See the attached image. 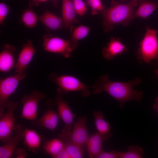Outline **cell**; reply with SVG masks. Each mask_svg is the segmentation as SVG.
I'll return each instance as SVG.
<instances>
[{
    "mask_svg": "<svg viewBox=\"0 0 158 158\" xmlns=\"http://www.w3.org/2000/svg\"><path fill=\"white\" fill-rule=\"evenodd\" d=\"M142 81L137 77L134 80L127 82L110 81L109 75L106 74L100 77L92 86L95 94L104 91L116 99L119 102L120 108H122L124 103L129 100L140 102L143 97V92L133 89Z\"/></svg>",
    "mask_w": 158,
    "mask_h": 158,
    "instance_id": "obj_1",
    "label": "cell"
},
{
    "mask_svg": "<svg viewBox=\"0 0 158 158\" xmlns=\"http://www.w3.org/2000/svg\"><path fill=\"white\" fill-rule=\"evenodd\" d=\"M139 0H131L124 4L113 1L111 6L104 8L100 11L103 18L104 32L106 33L113 29L114 26L119 24L127 26L134 18L135 8Z\"/></svg>",
    "mask_w": 158,
    "mask_h": 158,
    "instance_id": "obj_2",
    "label": "cell"
},
{
    "mask_svg": "<svg viewBox=\"0 0 158 158\" xmlns=\"http://www.w3.org/2000/svg\"><path fill=\"white\" fill-rule=\"evenodd\" d=\"M146 29L145 34L140 43L137 54L139 60L148 63L158 58L157 31L147 26L146 27Z\"/></svg>",
    "mask_w": 158,
    "mask_h": 158,
    "instance_id": "obj_3",
    "label": "cell"
},
{
    "mask_svg": "<svg viewBox=\"0 0 158 158\" xmlns=\"http://www.w3.org/2000/svg\"><path fill=\"white\" fill-rule=\"evenodd\" d=\"M48 79L58 85L57 91L60 95L69 91H80L82 95L85 97L90 93L88 90L89 86L84 84L75 76L71 75L59 76L53 73L49 75Z\"/></svg>",
    "mask_w": 158,
    "mask_h": 158,
    "instance_id": "obj_4",
    "label": "cell"
},
{
    "mask_svg": "<svg viewBox=\"0 0 158 158\" xmlns=\"http://www.w3.org/2000/svg\"><path fill=\"white\" fill-rule=\"evenodd\" d=\"M27 77L26 72H19L0 81V118L4 114L8 98L16 91L20 81Z\"/></svg>",
    "mask_w": 158,
    "mask_h": 158,
    "instance_id": "obj_5",
    "label": "cell"
},
{
    "mask_svg": "<svg viewBox=\"0 0 158 158\" xmlns=\"http://www.w3.org/2000/svg\"><path fill=\"white\" fill-rule=\"evenodd\" d=\"M18 103L8 99L6 106V112L0 117V140L5 143L11 137L13 131L16 126L14 113Z\"/></svg>",
    "mask_w": 158,
    "mask_h": 158,
    "instance_id": "obj_6",
    "label": "cell"
},
{
    "mask_svg": "<svg viewBox=\"0 0 158 158\" xmlns=\"http://www.w3.org/2000/svg\"><path fill=\"white\" fill-rule=\"evenodd\" d=\"M42 46L45 51L60 54L66 58L70 57L73 50L70 40L53 36L50 34L43 36Z\"/></svg>",
    "mask_w": 158,
    "mask_h": 158,
    "instance_id": "obj_7",
    "label": "cell"
},
{
    "mask_svg": "<svg viewBox=\"0 0 158 158\" xmlns=\"http://www.w3.org/2000/svg\"><path fill=\"white\" fill-rule=\"evenodd\" d=\"M45 97L44 93L37 90L24 95L21 99L23 106L20 117L32 120L36 119L38 103Z\"/></svg>",
    "mask_w": 158,
    "mask_h": 158,
    "instance_id": "obj_8",
    "label": "cell"
},
{
    "mask_svg": "<svg viewBox=\"0 0 158 158\" xmlns=\"http://www.w3.org/2000/svg\"><path fill=\"white\" fill-rule=\"evenodd\" d=\"M86 116L78 118L74 124L73 131L68 136L60 134L58 138L62 141H69L82 147L86 145L90 136L86 127Z\"/></svg>",
    "mask_w": 158,
    "mask_h": 158,
    "instance_id": "obj_9",
    "label": "cell"
},
{
    "mask_svg": "<svg viewBox=\"0 0 158 158\" xmlns=\"http://www.w3.org/2000/svg\"><path fill=\"white\" fill-rule=\"evenodd\" d=\"M55 102L57 105L59 117L64 124V128L62 130V134L65 136L69 135L71 133L73 118L75 116L71 110L68 105L63 99L60 94H58L55 97Z\"/></svg>",
    "mask_w": 158,
    "mask_h": 158,
    "instance_id": "obj_10",
    "label": "cell"
},
{
    "mask_svg": "<svg viewBox=\"0 0 158 158\" xmlns=\"http://www.w3.org/2000/svg\"><path fill=\"white\" fill-rule=\"evenodd\" d=\"M55 102L48 100L47 103V109L45 113L39 119L33 120V124L38 127L54 131L58 123L59 114L52 108Z\"/></svg>",
    "mask_w": 158,
    "mask_h": 158,
    "instance_id": "obj_11",
    "label": "cell"
},
{
    "mask_svg": "<svg viewBox=\"0 0 158 158\" xmlns=\"http://www.w3.org/2000/svg\"><path fill=\"white\" fill-rule=\"evenodd\" d=\"M31 41L28 40L23 45L15 63L14 68L16 73L26 72L28 65L32 60L36 52Z\"/></svg>",
    "mask_w": 158,
    "mask_h": 158,
    "instance_id": "obj_12",
    "label": "cell"
},
{
    "mask_svg": "<svg viewBox=\"0 0 158 158\" xmlns=\"http://www.w3.org/2000/svg\"><path fill=\"white\" fill-rule=\"evenodd\" d=\"M25 127L20 124L16 125L15 130L16 134L3 145L0 147V158L11 157L19 142L23 138Z\"/></svg>",
    "mask_w": 158,
    "mask_h": 158,
    "instance_id": "obj_13",
    "label": "cell"
},
{
    "mask_svg": "<svg viewBox=\"0 0 158 158\" xmlns=\"http://www.w3.org/2000/svg\"><path fill=\"white\" fill-rule=\"evenodd\" d=\"M128 48L118 38L111 37L107 46L102 50L103 56L108 60H113L117 55H121L128 51Z\"/></svg>",
    "mask_w": 158,
    "mask_h": 158,
    "instance_id": "obj_14",
    "label": "cell"
},
{
    "mask_svg": "<svg viewBox=\"0 0 158 158\" xmlns=\"http://www.w3.org/2000/svg\"><path fill=\"white\" fill-rule=\"evenodd\" d=\"M15 47L11 44H5L0 53V71L7 72L14 68V53Z\"/></svg>",
    "mask_w": 158,
    "mask_h": 158,
    "instance_id": "obj_15",
    "label": "cell"
},
{
    "mask_svg": "<svg viewBox=\"0 0 158 158\" xmlns=\"http://www.w3.org/2000/svg\"><path fill=\"white\" fill-rule=\"evenodd\" d=\"M39 19L47 29L56 30L65 28L63 19L47 9L39 17Z\"/></svg>",
    "mask_w": 158,
    "mask_h": 158,
    "instance_id": "obj_16",
    "label": "cell"
},
{
    "mask_svg": "<svg viewBox=\"0 0 158 158\" xmlns=\"http://www.w3.org/2000/svg\"><path fill=\"white\" fill-rule=\"evenodd\" d=\"M62 14L65 28L68 29L73 23H78L73 0H62Z\"/></svg>",
    "mask_w": 158,
    "mask_h": 158,
    "instance_id": "obj_17",
    "label": "cell"
},
{
    "mask_svg": "<svg viewBox=\"0 0 158 158\" xmlns=\"http://www.w3.org/2000/svg\"><path fill=\"white\" fill-rule=\"evenodd\" d=\"M106 139L98 133L92 134L89 136L86 145L90 158H96L103 150L102 144Z\"/></svg>",
    "mask_w": 158,
    "mask_h": 158,
    "instance_id": "obj_18",
    "label": "cell"
},
{
    "mask_svg": "<svg viewBox=\"0 0 158 158\" xmlns=\"http://www.w3.org/2000/svg\"><path fill=\"white\" fill-rule=\"evenodd\" d=\"M23 138L24 143L29 150L34 152L39 149L41 144V137L35 130L25 127Z\"/></svg>",
    "mask_w": 158,
    "mask_h": 158,
    "instance_id": "obj_19",
    "label": "cell"
},
{
    "mask_svg": "<svg viewBox=\"0 0 158 158\" xmlns=\"http://www.w3.org/2000/svg\"><path fill=\"white\" fill-rule=\"evenodd\" d=\"M96 128L99 133L106 140L111 136L110 124L104 118L102 112L101 111H95L93 112Z\"/></svg>",
    "mask_w": 158,
    "mask_h": 158,
    "instance_id": "obj_20",
    "label": "cell"
},
{
    "mask_svg": "<svg viewBox=\"0 0 158 158\" xmlns=\"http://www.w3.org/2000/svg\"><path fill=\"white\" fill-rule=\"evenodd\" d=\"M139 7L135 11L134 18H146L152 14L158 7V4L150 0H139Z\"/></svg>",
    "mask_w": 158,
    "mask_h": 158,
    "instance_id": "obj_21",
    "label": "cell"
},
{
    "mask_svg": "<svg viewBox=\"0 0 158 158\" xmlns=\"http://www.w3.org/2000/svg\"><path fill=\"white\" fill-rule=\"evenodd\" d=\"M70 28V42L73 50L78 47V42L84 38L88 34L90 28L86 26L81 25L76 27L71 25Z\"/></svg>",
    "mask_w": 158,
    "mask_h": 158,
    "instance_id": "obj_22",
    "label": "cell"
},
{
    "mask_svg": "<svg viewBox=\"0 0 158 158\" xmlns=\"http://www.w3.org/2000/svg\"><path fill=\"white\" fill-rule=\"evenodd\" d=\"M63 141L59 138H54L51 140H45L43 147L46 153L54 157L64 148Z\"/></svg>",
    "mask_w": 158,
    "mask_h": 158,
    "instance_id": "obj_23",
    "label": "cell"
},
{
    "mask_svg": "<svg viewBox=\"0 0 158 158\" xmlns=\"http://www.w3.org/2000/svg\"><path fill=\"white\" fill-rule=\"evenodd\" d=\"M38 20L37 15L31 8H28L23 11L21 17V21L27 28H34Z\"/></svg>",
    "mask_w": 158,
    "mask_h": 158,
    "instance_id": "obj_24",
    "label": "cell"
},
{
    "mask_svg": "<svg viewBox=\"0 0 158 158\" xmlns=\"http://www.w3.org/2000/svg\"><path fill=\"white\" fill-rule=\"evenodd\" d=\"M62 141L64 144V148L70 155L71 158L83 157L84 153L83 147L79 146L67 140Z\"/></svg>",
    "mask_w": 158,
    "mask_h": 158,
    "instance_id": "obj_25",
    "label": "cell"
},
{
    "mask_svg": "<svg viewBox=\"0 0 158 158\" xmlns=\"http://www.w3.org/2000/svg\"><path fill=\"white\" fill-rule=\"evenodd\" d=\"M119 158H141L144 154L142 148L138 146H130L128 151L118 152Z\"/></svg>",
    "mask_w": 158,
    "mask_h": 158,
    "instance_id": "obj_26",
    "label": "cell"
},
{
    "mask_svg": "<svg viewBox=\"0 0 158 158\" xmlns=\"http://www.w3.org/2000/svg\"><path fill=\"white\" fill-rule=\"evenodd\" d=\"M87 4L91 8L92 15L98 14V11H101L104 8L101 0H86Z\"/></svg>",
    "mask_w": 158,
    "mask_h": 158,
    "instance_id": "obj_27",
    "label": "cell"
},
{
    "mask_svg": "<svg viewBox=\"0 0 158 158\" xmlns=\"http://www.w3.org/2000/svg\"><path fill=\"white\" fill-rule=\"evenodd\" d=\"M76 13L82 16L87 11V6L83 0H73Z\"/></svg>",
    "mask_w": 158,
    "mask_h": 158,
    "instance_id": "obj_28",
    "label": "cell"
},
{
    "mask_svg": "<svg viewBox=\"0 0 158 158\" xmlns=\"http://www.w3.org/2000/svg\"><path fill=\"white\" fill-rule=\"evenodd\" d=\"M9 11V8L4 2L0 3V23L3 24Z\"/></svg>",
    "mask_w": 158,
    "mask_h": 158,
    "instance_id": "obj_29",
    "label": "cell"
},
{
    "mask_svg": "<svg viewBox=\"0 0 158 158\" xmlns=\"http://www.w3.org/2000/svg\"><path fill=\"white\" fill-rule=\"evenodd\" d=\"M119 158L118 152L112 151L109 152H104L99 153L96 158Z\"/></svg>",
    "mask_w": 158,
    "mask_h": 158,
    "instance_id": "obj_30",
    "label": "cell"
},
{
    "mask_svg": "<svg viewBox=\"0 0 158 158\" xmlns=\"http://www.w3.org/2000/svg\"><path fill=\"white\" fill-rule=\"evenodd\" d=\"M14 153L16 158H25L27 157L28 156L27 153L24 149L19 147L16 148Z\"/></svg>",
    "mask_w": 158,
    "mask_h": 158,
    "instance_id": "obj_31",
    "label": "cell"
},
{
    "mask_svg": "<svg viewBox=\"0 0 158 158\" xmlns=\"http://www.w3.org/2000/svg\"><path fill=\"white\" fill-rule=\"evenodd\" d=\"M54 158H71V157L64 147Z\"/></svg>",
    "mask_w": 158,
    "mask_h": 158,
    "instance_id": "obj_32",
    "label": "cell"
},
{
    "mask_svg": "<svg viewBox=\"0 0 158 158\" xmlns=\"http://www.w3.org/2000/svg\"><path fill=\"white\" fill-rule=\"evenodd\" d=\"M48 0H30V6H37L38 5L41 3L44 2Z\"/></svg>",
    "mask_w": 158,
    "mask_h": 158,
    "instance_id": "obj_33",
    "label": "cell"
},
{
    "mask_svg": "<svg viewBox=\"0 0 158 158\" xmlns=\"http://www.w3.org/2000/svg\"><path fill=\"white\" fill-rule=\"evenodd\" d=\"M153 107L155 111L158 113V96H157L155 100L153 106Z\"/></svg>",
    "mask_w": 158,
    "mask_h": 158,
    "instance_id": "obj_34",
    "label": "cell"
},
{
    "mask_svg": "<svg viewBox=\"0 0 158 158\" xmlns=\"http://www.w3.org/2000/svg\"><path fill=\"white\" fill-rule=\"evenodd\" d=\"M59 0H52V4L54 7H57Z\"/></svg>",
    "mask_w": 158,
    "mask_h": 158,
    "instance_id": "obj_35",
    "label": "cell"
},
{
    "mask_svg": "<svg viewBox=\"0 0 158 158\" xmlns=\"http://www.w3.org/2000/svg\"><path fill=\"white\" fill-rule=\"evenodd\" d=\"M157 63H158V58L157 59ZM155 73H156L157 74V75L158 76V68L157 69H156L155 70Z\"/></svg>",
    "mask_w": 158,
    "mask_h": 158,
    "instance_id": "obj_36",
    "label": "cell"
},
{
    "mask_svg": "<svg viewBox=\"0 0 158 158\" xmlns=\"http://www.w3.org/2000/svg\"></svg>",
    "mask_w": 158,
    "mask_h": 158,
    "instance_id": "obj_37",
    "label": "cell"
}]
</instances>
